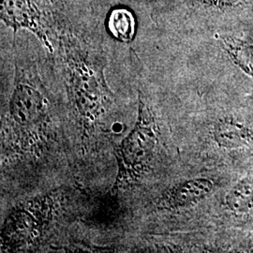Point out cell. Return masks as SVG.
Returning <instances> with one entry per match:
<instances>
[{
    "mask_svg": "<svg viewBox=\"0 0 253 253\" xmlns=\"http://www.w3.org/2000/svg\"><path fill=\"white\" fill-rule=\"evenodd\" d=\"M67 85L84 135L94 130L113 102L101 56L75 38L63 42Z\"/></svg>",
    "mask_w": 253,
    "mask_h": 253,
    "instance_id": "obj_1",
    "label": "cell"
},
{
    "mask_svg": "<svg viewBox=\"0 0 253 253\" xmlns=\"http://www.w3.org/2000/svg\"><path fill=\"white\" fill-rule=\"evenodd\" d=\"M55 196L46 194L20 204L6 217L1 230L2 252H15L33 244L53 220Z\"/></svg>",
    "mask_w": 253,
    "mask_h": 253,
    "instance_id": "obj_4",
    "label": "cell"
},
{
    "mask_svg": "<svg viewBox=\"0 0 253 253\" xmlns=\"http://www.w3.org/2000/svg\"><path fill=\"white\" fill-rule=\"evenodd\" d=\"M227 52L243 71L253 75V46L239 40L223 38Z\"/></svg>",
    "mask_w": 253,
    "mask_h": 253,
    "instance_id": "obj_9",
    "label": "cell"
},
{
    "mask_svg": "<svg viewBox=\"0 0 253 253\" xmlns=\"http://www.w3.org/2000/svg\"><path fill=\"white\" fill-rule=\"evenodd\" d=\"M159 143V126L153 110L140 94L135 124L117 148L118 174L113 192L124 190L149 172Z\"/></svg>",
    "mask_w": 253,
    "mask_h": 253,
    "instance_id": "obj_3",
    "label": "cell"
},
{
    "mask_svg": "<svg viewBox=\"0 0 253 253\" xmlns=\"http://www.w3.org/2000/svg\"><path fill=\"white\" fill-rule=\"evenodd\" d=\"M229 206L238 212H244L253 208V182L243 181L236 186L229 195Z\"/></svg>",
    "mask_w": 253,
    "mask_h": 253,
    "instance_id": "obj_10",
    "label": "cell"
},
{
    "mask_svg": "<svg viewBox=\"0 0 253 253\" xmlns=\"http://www.w3.org/2000/svg\"><path fill=\"white\" fill-rule=\"evenodd\" d=\"M1 19L14 31H30L50 52L54 51L35 0H1Z\"/></svg>",
    "mask_w": 253,
    "mask_h": 253,
    "instance_id": "obj_5",
    "label": "cell"
},
{
    "mask_svg": "<svg viewBox=\"0 0 253 253\" xmlns=\"http://www.w3.org/2000/svg\"><path fill=\"white\" fill-rule=\"evenodd\" d=\"M107 24L109 32L119 41L128 42L135 35V18L132 12L126 8L113 9Z\"/></svg>",
    "mask_w": 253,
    "mask_h": 253,
    "instance_id": "obj_8",
    "label": "cell"
},
{
    "mask_svg": "<svg viewBox=\"0 0 253 253\" xmlns=\"http://www.w3.org/2000/svg\"><path fill=\"white\" fill-rule=\"evenodd\" d=\"M213 182L207 178L185 181L167 191L158 202L161 208H185L207 197L213 189Z\"/></svg>",
    "mask_w": 253,
    "mask_h": 253,
    "instance_id": "obj_6",
    "label": "cell"
},
{
    "mask_svg": "<svg viewBox=\"0 0 253 253\" xmlns=\"http://www.w3.org/2000/svg\"><path fill=\"white\" fill-rule=\"evenodd\" d=\"M214 138L226 148H239L253 141V133L246 126L231 120H222L214 127Z\"/></svg>",
    "mask_w": 253,
    "mask_h": 253,
    "instance_id": "obj_7",
    "label": "cell"
},
{
    "mask_svg": "<svg viewBox=\"0 0 253 253\" xmlns=\"http://www.w3.org/2000/svg\"><path fill=\"white\" fill-rule=\"evenodd\" d=\"M8 123L9 141L21 153L39 155L51 136L48 95L36 73L16 65L10 96Z\"/></svg>",
    "mask_w": 253,
    "mask_h": 253,
    "instance_id": "obj_2",
    "label": "cell"
}]
</instances>
